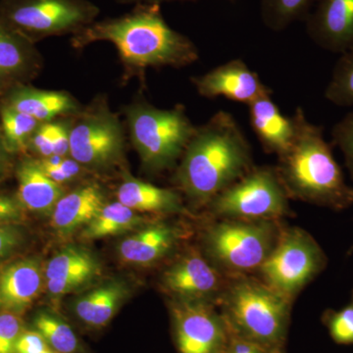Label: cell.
I'll list each match as a JSON object with an SVG mask.
<instances>
[{
  "instance_id": "obj_1",
  "label": "cell",
  "mask_w": 353,
  "mask_h": 353,
  "mask_svg": "<svg viewBox=\"0 0 353 353\" xmlns=\"http://www.w3.org/2000/svg\"><path fill=\"white\" fill-rule=\"evenodd\" d=\"M97 41L113 43L132 74L160 67L182 68L199 58L196 44L167 24L158 4H139L120 17L94 21L71 39L76 50Z\"/></svg>"
},
{
  "instance_id": "obj_2",
  "label": "cell",
  "mask_w": 353,
  "mask_h": 353,
  "mask_svg": "<svg viewBox=\"0 0 353 353\" xmlns=\"http://www.w3.org/2000/svg\"><path fill=\"white\" fill-rule=\"evenodd\" d=\"M252 146L231 113L218 111L196 127L176 174L183 194L206 206L253 168Z\"/></svg>"
},
{
  "instance_id": "obj_3",
  "label": "cell",
  "mask_w": 353,
  "mask_h": 353,
  "mask_svg": "<svg viewBox=\"0 0 353 353\" xmlns=\"http://www.w3.org/2000/svg\"><path fill=\"white\" fill-rule=\"evenodd\" d=\"M294 136L275 167L289 197L341 210L353 204V188L345 181L323 127L313 124L301 108L292 116Z\"/></svg>"
},
{
  "instance_id": "obj_4",
  "label": "cell",
  "mask_w": 353,
  "mask_h": 353,
  "mask_svg": "<svg viewBox=\"0 0 353 353\" xmlns=\"http://www.w3.org/2000/svg\"><path fill=\"white\" fill-rule=\"evenodd\" d=\"M290 304L260 279L234 276L219 306L230 333L273 353H283Z\"/></svg>"
},
{
  "instance_id": "obj_5",
  "label": "cell",
  "mask_w": 353,
  "mask_h": 353,
  "mask_svg": "<svg viewBox=\"0 0 353 353\" xmlns=\"http://www.w3.org/2000/svg\"><path fill=\"white\" fill-rule=\"evenodd\" d=\"M124 113L134 150L143 166L152 173L175 166L196 130L183 105L161 109L137 101Z\"/></svg>"
},
{
  "instance_id": "obj_6",
  "label": "cell",
  "mask_w": 353,
  "mask_h": 353,
  "mask_svg": "<svg viewBox=\"0 0 353 353\" xmlns=\"http://www.w3.org/2000/svg\"><path fill=\"white\" fill-rule=\"evenodd\" d=\"M281 231L276 221L219 219L202 236L205 257L229 277L257 272Z\"/></svg>"
},
{
  "instance_id": "obj_7",
  "label": "cell",
  "mask_w": 353,
  "mask_h": 353,
  "mask_svg": "<svg viewBox=\"0 0 353 353\" xmlns=\"http://www.w3.org/2000/svg\"><path fill=\"white\" fill-rule=\"evenodd\" d=\"M99 14L90 0H0V22L36 44L50 37L73 36Z\"/></svg>"
},
{
  "instance_id": "obj_8",
  "label": "cell",
  "mask_w": 353,
  "mask_h": 353,
  "mask_svg": "<svg viewBox=\"0 0 353 353\" xmlns=\"http://www.w3.org/2000/svg\"><path fill=\"white\" fill-rule=\"evenodd\" d=\"M126 137L117 114L109 106L106 95H99L72 116L69 157L83 169L105 171L124 157Z\"/></svg>"
},
{
  "instance_id": "obj_9",
  "label": "cell",
  "mask_w": 353,
  "mask_h": 353,
  "mask_svg": "<svg viewBox=\"0 0 353 353\" xmlns=\"http://www.w3.org/2000/svg\"><path fill=\"white\" fill-rule=\"evenodd\" d=\"M217 219L277 221L289 213V196L272 167H253L208 203Z\"/></svg>"
},
{
  "instance_id": "obj_10",
  "label": "cell",
  "mask_w": 353,
  "mask_h": 353,
  "mask_svg": "<svg viewBox=\"0 0 353 353\" xmlns=\"http://www.w3.org/2000/svg\"><path fill=\"white\" fill-rule=\"evenodd\" d=\"M326 264V255L307 232L289 228L281 231L273 250L257 273L262 282L292 301Z\"/></svg>"
},
{
  "instance_id": "obj_11",
  "label": "cell",
  "mask_w": 353,
  "mask_h": 353,
  "mask_svg": "<svg viewBox=\"0 0 353 353\" xmlns=\"http://www.w3.org/2000/svg\"><path fill=\"white\" fill-rule=\"evenodd\" d=\"M174 340L179 353H225L231 333L214 305L173 299L170 303Z\"/></svg>"
},
{
  "instance_id": "obj_12",
  "label": "cell",
  "mask_w": 353,
  "mask_h": 353,
  "mask_svg": "<svg viewBox=\"0 0 353 353\" xmlns=\"http://www.w3.org/2000/svg\"><path fill=\"white\" fill-rule=\"evenodd\" d=\"M229 278L204 255L192 252L183 255L165 270L162 285L173 299L199 301L215 306L219 305Z\"/></svg>"
},
{
  "instance_id": "obj_13",
  "label": "cell",
  "mask_w": 353,
  "mask_h": 353,
  "mask_svg": "<svg viewBox=\"0 0 353 353\" xmlns=\"http://www.w3.org/2000/svg\"><path fill=\"white\" fill-rule=\"evenodd\" d=\"M192 82L196 92L206 99L225 97L230 101L250 104L271 90L245 61L233 59L211 69Z\"/></svg>"
},
{
  "instance_id": "obj_14",
  "label": "cell",
  "mask_w": 353,
  "mask_h": 353,
  "mask_svg": "<svg viewBox=\"0 0 353 353\" xmlns=\"http://www.w3.org/2000/svg\"><path fill=\"white\" fill-rule=\"evenodd\" d=\"M43 69L36 43L0 22V99L12 88L31 83Z\"/></svg>"
},
{
  "instance_id": "obj_15",
  "label": "cell",
  "mask_w": 353,
  "mask_h": 353,
  "mask_svg": "<svg viewBox=\"0 0 353 353\" xmlns=\"http://www.w3.org/2000/svg\"><path fill=\"white\" fill-rule=\"evenodd\" d=\"M309 38L323 50L343 53L353 48V0H318L306 16Z\"/></svg>"
},
{
  "instance_id": "obj_16",
  "label": "cell",
  "mask_w": 353,
  "mask_h": 353,
  "mask_svg": "<svg viewBox=\"0 0 353 353\" xmlns=\"http://www.w3.org/2000/svg\"><path fill=\"white\" fill-rule=\"evenodd\" d=\"M0 104L32 116L39 123L72 117L83 109L69 92L41 90L31 83L12 88L0 99Z\"/></svg>"
},
{
  "instance_id": "obj_17",
  "label": "cell",
  "mask_w": 353,
  "mask_h": 353,
  "mask_svg": "<svg viewBox=\"0 0 353 353\" xmlns=\"http://www.w3.org/2000/svg\"><path fill=\"white\" fill-rule=\"evenodd\" d=\"M17 197L25 210L51 215L58 201L65 194L63 185L46 175L36 157H25L15 165Z\"/></svg>"
},
{
  "instance_id": "obj_18",
  "label": "cell",
  "mask_w": 353,
  "mask_h": 353,
  "mask_svg": "<svg viewBox=\"0 0 353 353\" xmlns=\"http://www.w3.org/2000/svg\"><path fill=\"white\" fill-rule=\"evenodd\" d=\"M43 275V267L37 259H26L8 265L0 273L2 308L15 314H24L41 292Z\"/></svg>"
},
{
  "instance_id": "obj_19",
  "label": "cell",
  "mask_w": 353,
  "mask_h": 353,
  "mask_svg": "<svg viewBox=\"0 0 353 353\" xmlns=\"http://www.w3.org/2000/svg\"><path fill=\"white\" fill-rule=\"evenodd\" d=\"M99 273V262L90 252L68 248L50 260L44 275L48 294L61 296L88 284Z\"/></svg>"
},
{
  "instance_id": "obj_20",
  "label": "cell",
  "mask_w": 353,
  "mask_h": 353,
  "mask_svg": "<svg viewBox=\"0 0 353 353\" xmlns=\"http://www.w3.org/2000/svg\"><path fill=\"white\" fill-rule=\"evenodd\" d=\"M106 204L101 185L90 183L79 185L58 201L50 215V224L62 236L71 234L95 219Z\"/></svg>"
},
{
  "instance_id": "obj_21",
  "label": "cell",
  "mask_w": 353,
  "mask_h": 353,
  "mask_svg": "<svg viewBox=\"0 0 353 353\" xmlns=\"http://www.w3.org/2000/svg\"><path fill=\"white\" fill-rule=\"evenodd\" d=\"M182 232L167 223L148 225L121 241L118 252L126 263L148 266L168 256L175 250Z\"/></svg>"
},
{
  "instance_id": "obj_22",
  "label": "cell",
  "mask_w": 353,
  "mask_h": 353,
  "mask_svg": "<svg viewBox=\"0 0 353 353\" xmlns=\"http://www.w3.org/2000/svg\"><path fill=\"white\" fill-rule=\"evenodd\" d=\"M250 108V125L265 152L276 153L278 157L287 152L294 136L292 117L281 112L271 94L259 97Z\"/></svg>"
},
{
  "instance_id": "obj_23",
  "label": "cell",
  "mask_w": 353,
  "mask_h": 353,
  "mask_svg": "<svg viewBox=\"0 0 353 353\" xmlns=\"http://www.w3.org/2000/svg\"><path fill=\"white\" fill-rule=\"evenodd\" d=\"M117 197L118 201L138 213H175L183 210L182 197L178 192L130 175H124Z\"/></svg>"
},
{
  "instance_id": "obj_24",
  "label": "cell",
  "mask_w": 353,
  "mask_h": 353,
  "mask_svg": "<svg viewBox=\"0 0 353 353\" xmlns=\"http://www.w3.org/2000/svg\"><path fill=\"white\" fill-rule=\"evenodd\" d=\"M127 294L128 290L122 283L102 285L76 301L74 314L88 328H103L119 310Z\"/></svg>"
},
{
  "instance_id": "obj_25",
  "label": "cell",
  "mask_w": 353,
  "mask_h": 353,
  "mask_svg": "<svg viewBox=\"0 0 353 353\" xmlns=\"http://www.w3.org/2000/svg\"><path fill=\"white\" fill-rule=\"evenodd\" d=\"M143 218L120 201L106 203L101 213L85 227L82 236L85 240H99L131 231L143 224Z\"/></svg>"
},
{
  "instance_id": "obj_26",
  "label": "cell",
  "mask_w": 353,
  "mask_h": 353,
  "mask_svg": "<svg viewBox=\"0 0 353 353\" xmlns=\"http://www.w3.org/2000/svg\"><path fill=\"white\" fill-rule=\"evenodd\" d=\"M71 122L72 117H65L41 123L30 139L27 152L38 159L69 157Z\"/></svg>"
},
{
  "instance_id": "obj_27",
  "label": "cell",
  "mask_w": 353,
  "mask_h": 353,
  "mask_svg": "<svg viewBox=\"0 0 353 353\" xmlns=\"http://www.w3.org/2000/svg\"><path fill=\"white\" fill-rule=\"evenodd\" d=\"M34 328L57 353H85L73 328L59 316L41 311L34 316Z\"/></svg>"
},
{
  "instance_id": "obj_28",
  "label": "cell",
  "mask_w": 353,
  "mask_h": 353,
  "mask_svg": "<svg viewBox=\"0 0 353 353\" xmlns=\"http://www.w3.org/2000/svg\"><path fill=\"white\" fill-rule=\"evenodd\" d=\"M39 124L32 116L0 104V130L12 154L27 152L30 139Z\"/></svg>"
},
{
  "instance_id": "obj_29",
  "label": "cell",
  "mask_w": 353,
  "mask_h": 353,
  "mask_svg": "<svg viewBox=\"0 0 353 353\" xmlns=\"http://www.w3.org/2000/svg\"><path fill=\"white\" fill-rule=\"evenodd\" d=\"M313 0H261V19L273 32L284 31L297 20L305 19Z\"/></svg>"
},
{
  "instance_id": "obj_30",
  "label": "cell",
  "mask_w": 353,
  "mask_h": 353,
  "mask_svg": "<svg viewBox=\"0 0 353 353\" xmlns=\"http://www.w3.org/2000/svg\"><path fill=\"white\" fill-rule=\"evenodd\" d=\"M325 97L334 105L353 106V48L341 54L336 61Z\"/></svg>"
},
{
  "instance_id": "obj_31",
  "label": "cell",
  "mask_w": 353,
  "mask_h": 353,
  "mask_svg": "<svg viewBox=\"0 0 353 353\" xmlns=\"http://www.w3.org/2000/svg\"><path fill=\"white\" fill-rule=\"evenodd\" d=\"M324 322L336 343H353V301L340 311L330 310L325 313Z\"/></svg>"
},
{
  "instance_id": "obj_32",
  "label": "cell",
  "mask_w": 353,
  "mask_h": 353,
  "mask_svg": "<svg viewBox=\"0 0 353 353\" xmlns=\"http://www.w3.org/2000/svg\"><path fill=\"white\" fill-rule=\"evenodd\" d=\"M24 330L21 315L6 310L0 313V353H16V343Z\"/></svg>"
},
{
  "instance_id": "obj_33",
  "label": "cell",
  "mask_w": 353,
  "mask_h": 353,
  "mask_svg": "<svg viewBox=\"0 0 353 353\" xmlns=\"http://www.w3.org/2000/svg\"><path fill=\"white\" fill-rule=\"evenodd\" d=\"M332 137L334 145L343 153L345 165L353 180V110L334 125Z\"/></svg>"
},
{
  "instance_id": "obj_34",
  "label": "cell",
  "mask_w": 353,
  "mask_h": 353,
  "mask_svg": "<svg viewBox=\"0 0 353 353\" xmlns=\"http://www.w3.org/2000/svg\"><path fill=\"white\" fill-rule=\"evenodd\" d=\"M24 217L25 209L17 197L0 194V226L18 225Z\"/></svg>"
},
{
  "instance_id": "obj_35",
  "label": "cell",
  "mask_w": 353,
  "mask_h": 353,
  "mask_svg": "<svg viewBox=\"0 0 353 353\" xmlns=\"http://www.w3.org/2000/svg\"><path fill=\"white\" fill-rule=\"evenodd\" d=\"M50 348L36 330H24L16 343V353H41Z\"/></svg>"
},
{
  "instance_id": "obj_36",
  "label": "cell",
  "mask_w": 353,
  "mask_h": 353,
  "mask_svg": "<svg viewBox=\"0 0 353 353\" xmlns=\"http://www.w3.org/2000/svg\"><path fill=\"white\" fill-rule=\"evenodd\" d=\"M22 241L23 233L18 225L0 226V259L10 254Z\"/></svg>"
},
{
  "instance_id": "obj_37",
  "label": "cell",
  "mask_w": 353,
  "mask_h": 353,
  "mask_svg": "<svg viewBox=\"0 0 353 353\" xmlns=\"http://www.w3.org/2000/svg\"><path fill=\"white\" fill-rule=\"evenodd\" d=\"M14 154L9 152L0 130V183L8 178L14 168Z\"/></svg>"
},
{
  "instance_id": "obj_38",
  "label": "cell",
  "mask_w": 353,
  "mask_h": 353,
  "mask_svg": "<svg viewBox=\"0 0 353 353\" xmlns=\"http://www.w3.org/2000/svg\"><path fill=\"white\" fill-rule=\"evenodd\" d=\"M225 353H273L269 350H265L241 339L236 338L231 334L229 345H228L226 352Z\"/></svg>"
},
{
  "instance_id": "obj_39",
  "label": "cell",
  "mask_w": 353,
  "mask_h": 353,
  "mask_svg": "<svg viewBox=\"0 0 353 353\" xmlns=\"http://www.w3.org/2000/svg\"><path fill=\"white\" fill-rule=\"evenodd\" d=\"M119 3L125 4H134V6H139V4H158L161 6L162 2L166 1V0H116Z\"/></svg>"
},
{
  "instance_id": "obj_40",
  "label": "cell",
  "mask_w": 353,
  "mask_h": 353,
  "mask_svg": "<svg viewBox=\"0 0 353 353\" xmlns=\"http://www.w3.org/2000/svg\"><path fill=\"white\" fill-rule=\"evenodd\" d=\"M41 353H57L55 352L54 350H51V348H48V350H44L43 352Z\"/></svg>"
},
{
  "instance_id": "obj_41",
  "label": "cell",
  "mask_w": 353,
  "mask_h": 353,
  "mask_svg": "<svg viewBox=\"0 0 353 353\" xmlns=\"http://www.w3.org/2000/svg\"><path fill=\"white\" fill-rule=\"evenodd\" d=\"M166 1H196V0H166Z\"/></svg>"
},
{
  "instance_id": "obj_42",
  "label": "cell",
  "mask_w": 353,
  "mask_h": 353,
  "mask_svg": "<svg viewBox=\"0 0 353 353\" xmlns=\"http://www.w3.org/2000/svg\"><path fill=\"white\" fill-rule=\"evenodd\" d=\"M0 308H2L1 301H0Z\"/></svg>"
},
{
  "instance_id": "obj_43",
  "label": "cell",
  "mask_w": 353,
  "mask_h": 353,
  "mask_svg": "<svg viewBox=\"0 0 353 353\" xmlns=\"http://www.w3.org/2000/svg\"></svg>"
}]
</instances>
